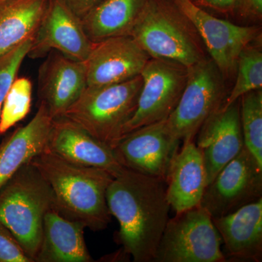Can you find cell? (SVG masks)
I'll use <instances>...</instances> for the list:
<instances>
[{"label": "cell", "instance_id": "10", "mask_svg": "<svg viewBox=\"0 0 262 262\" xmlns=\"http://www.w3.org/2000/svg\"><path fill=\"white\" fill-rule=\"evenodd\" d=\"M262 198V166L244 145L206 188L200 206L212 218L233 213Z\"/></svg>", "mask_w": 262, "mask_h": 262}, {"label": "cell", "instance_id": "4", "mask_svg": "<svg viewBox=\"0 0 262 262\" xmlns=\"http://www.w3.org/2000/svg\"><path fill=\"white\" fill-rule=\"evenodd\" d=\"M130 36L152 58L189 67L207 57L196 29L170 0H149Z\"/></svg>", "mask_w": 262, "mask_h": 262}, {"label": "cell", "instance_id": "16", "mask_svg": "<svg viewBox=\"0 0 262 262\" xmlns=\"http://www.w3.org/2000/svg\"><path fill=\"white\" fill-rule=\"evenodd\" d=\"M87 88L84 61L56 52L41 66L39 75L40 103L53 119L62 117Z\"/></svg>", "mask_w": 262, "mask_h": 262}, {"label": "cell", "instance_id": "23", "mask_svg": "<svg viewBox=\"0 0 262 262\" xmlns=\"http://www.w3.org/2000/svg\"><path fill=\"white\" fill-rule=\"evenodd\" d=\"M244 145L262 166V91H251L239 98Z\"/></svg>", "mask_w": 262, "mask_h": 262}, {"label": "cell", "instance_id": "8", "mask_svg": "<svg viewBox=\"0 0 262 262\" xmlns=\"http://www.w3.org/2000/svg\"><path fill=\"white\" fill-rule=\"evenodd\" d=\"M143 84L137 108L124 135L167 118L177 107L187 84L188 67L168 60L151 58L141 73Z\"/></svg>", "mask_w": 262, "mask_h": 262}, {"label": "cell", "instance_id": "20", "mask_svg": "<svg viewBox=\"0 0 262 262\" xmlns=\"http://www.w3.org/2000/svg\"><path fill=\"white\" fill-rule=\"evenodd\" d=\"M85 227L61 215L55 207L45 215L35 262H92L84 237Z\"/></svg>", "mask_w": 262, "mask_h": 262}, {"label": "cell", "instance_id": "33", "mask_svg": "<svg viewBox=\"0 0 262 262\" xmlns=\"http://www.w3.org/2000/svg\"><path fill=\"white\" fill-rule=\"evenodd\" d=\"M0 1H2V0H0Z\"/></svg>", "mask_w": 262, "mask_h": 262}, {"label": "cell", "instance_id": "27", "mask_svg": "<svg viewBox=\"0 0 262 262\" xmlns=\"http://www.w3.org/2000/svg\"><path fill=\"white\" fill-rule=\"evenodd\" d=\"M0 262H34L18 241L0 222Z\"/></svg>", "mask_w": 262, "mask_h": 262}, {"label": "cell", "instance_id": "18", "mask_svg": "<svg viewBox=\"0 0 262 262\" xmlns=\"http://www.w3.org/2000/svg\"><path fill=\"white\" fill-rule=\"evenodd\" d=\"M212 220L227 256L239 261H261L262 198Z\"/></svg>", "mask_w": 262, "mask_h": 262}, {"label": "cell", "instance_id": "15", "mask_svg": "<svg viewBox=\"0 0 262 262\" xmlns=\"http://www.w3.org/2000/svg\"><path fill=\"white\" fill-rule=\"evenodd\" d=\"M47 147L69 161L103 169L114 177L125 168L112 148L64 116L53 119Z\"/></svg>", "mask_w": 262, "mask_h": 262}, {"label": "cell", "instance_id": "22", "mask_svg": "<svg viewBox=\"0 0 262 262\" xmlns=\"http://www.w3.org/2000/svg\"><path fill=\"white\" fill-rule=\"evenodd\" d=\"M49 0L0 1V56L35 37Z\"/></svg>", "mask_w": 262, "mask_h": 262}, {"label": "cell", "instance_id": "3", "mask_svg": "<svg viewBox=\"0 0 262 262\" xmlns=\"http://www.w3.org/2000/svg\"><path fill=\"white\" fill-rule=\"evenodd\" d=\"M55 207L47 182L30 163L0 189V222L35 262L42 237L45 215Z\"/></svg>", "mask_w": 262, "mask_h": 262}, {"label": "cell", "instance_id": "32", "mask_svg": "<svg viewBox=\"0 0 262 262\" xmlns=\"http://www.w3.org/2000/svg\"><path fill=\"white\" fill-rule=\"evenodd\" d=\"M0 112H1V107H0Z\"/></svg>", "mask_w": 262, "mask_h": 262}, {"label": "cell", "instance_id": "28", "mask_svg": "<svg viewBox=\"0 0 262 262\" xmlns=\"http://www.w3.org/2000/svg\"><path fill=\"white\" fill-rule=\"evenodd\" d=\"M63 3L79 18L82 19L103 0H62Z\"/></svg>", "mask_w": 262, "mask_h": 262}, {"label": "cell", "instance_id": "26", "mask_svg": "<svg viewBox=\"0 0 262 262\" xmlns=\"http://www.w3.org/2000/svg\"><path fill=\"white\" fill-rule=\"evenodd\" d=\"M34 39H27L0 56V107L15 80L24 58L29 55Z\"/></svg>", "mask_w": 262, "mask_h": 262}, {"label": "cell", "instance_id": "6", "mask_svg": "<svg viewBox=\"0 0 262 262\" xmlns=\"http://www.w3.org/2000/svg\"><path fill=\"white\" fill-rule=\"evenodd\" d=\"M225 77L211 58L188 67L185 89L178 105L165 120L170 135L181 142L195 141L198 131L227 96Z\"/></svg>", "mask_w": 262, "mask_h": 262}, {"label": "cell", "instance_id": "24", "mask_svg": "<svg viewBox=\"0 0 262 262\" xmlns=\"http://www.w3.org/2000/svg\"><path fill=\"white\" fill-rule=\"evenodd\" d=\"M237 78L222 104L227 107L241 96L251 91L262 89V53L250 45L239 53L237 63Z\"/></svg>", "mask_w": 262, "mask_h": 262}, {"label": "cell", "instance_id": "29", "mask_svg": "<svg viewBox=\"0 0 262 262\" xmlns=\"http://www.w3.org/2000/svg\"><path fill=\"white\" fill-rule=\"evenodd\" d=\"M194 3L198 6L206 7L222 13H232L238 9L241 0H196Z\"/></svg>", "mask_w": 262, "mask_h": 262}, {"label": "cell", "instance_id": "13", "mask_svg": "<svg viewBox=\"0 0 262 262\" xmlns=\"http://www.w3.org/2000/svg\"><path fill=\"white\" fill-rule=\"evenodd\" d=\"M195 138L194 142L203 156L208 186L244 146L239 99L227 107L221 106L215 110Z\"/></svg>", "mask_w": 262, "mask_h": 262}, {"label": "cell", "instance_id": "7", "mask_svg": "<svg viewBox=\"0 0 262 262\" xmlns=\"http://www.w3.org/2000/svg\"><path fill=\"white\" fill-rule=\"evenodd\" d=\"M222 241L211 215L201 206L169 219L154 262H225Z\"/></svg>", "mask_w": 262, "mask_h": 262}, {"label": "cell", "instance_id": "17", "mask_svg": "<svg viewBox=\"0 0 262 262\" xmlns=\"http://www.w3.org/2000/svg\"><path fill=\"white\" fill-rule=\"evenodd\" d=\"M165 184L167 199L176 213L201 205L207 187L206 173L194 141L183 142L169 167Z\"/></svg>", "mask_w": 262, "mask_h": 262}, {"label": "cell", "instance_id": "21", "mask_svg": "<svg viewBox=\"0 0 262 262\" xmlns=\"http://www.w3.org/2000/svg\"><path fill=\"white\" fill-rule=\"evenodd\" d=\"M149 0H103L81 19L84 32L93 42L130 35Z\"/></svg>", "mask_w": 262, "mask_h": 262}, {"label": "cell", "instance_id": "19", "mask_svg": "<svg viewBox=\"0 0 262 262\" xmlns=\"http://www.w3.org/2000/svg\"><path fill=\"white\" fill-rule=\"evenodd\" d=\"M53 118L40 103L37 113L0 144V189L48 146Z\"/></svg>", "mask_w": 262, "mask_h": 262}, {"label": "cell", "instance_id": "1", "mask_svg": "<svg viewBox=\"0 0 262 262\" xmlns=\"http://www.w3.org/2000/svg\"><path fill=\"white\" fill-rule=\"evenodd\" d=\"M106 201L122 251L134 261L154 262L169 220L165 181L125 168L110 183Z\"/></svg>", "mask_w": 262, "mask_h": 262}, {"label": "cell", "instance_id": "25", "mask_svg": "<svg viewBox=\"0 0 262 262\" xmlns=\"http://www.w3.org/2000/svg\"><path fill=\"white\" fill-rule=\"evenodd\" d=\"M32 84L28 78L15 79L5 96L0 112V135L28 115L32 107Z\"/></svg>", "mask_w": 262, "mask_h": 262}, {"label": "cell", "instance_id": "11", "mask_svg": "<svg viewBox=\"0 0 262 262\" xmlns=\"http://www.w3.org/2000/svg\"><path fill=\"white\" fill-rule=\"evenodd\" d=\"M165 120L139 127L122 136L113 149L117 161L124 168L165 181L182 142L170 135Z\"/></svg>", "mask_w": 262, "mask_h": 262}, {"label": "cell", "instance_id": "5", "mask_svg": "<svg viewBox=\"0 0 262 262\" xmlns=\"http://www.w3.org/2000/svg\"><path fill=\"white\" fill-rule=\"evenodd\" d=\"M142 84L140 75L120 83L87 87L63 116L113 149L135 113Z\"/></svg>", "mask_w": 262, "mask_h": 262}, {"label": "cell", "instance_id": "2", "mask_svg": "<svg viewBox=\"0 0 262 262\" xmlns=\"http://www.w3.org/2000/svg\"><path fill=\"white\" fill-rule=\"evenodd\" d=\"M51 187L55 208L69 220L99 232L112 215L106 191L114 177L103 169L72 163L46 148L30 162Z\"/></svg>", "mask_w": 262, "mask_h": 262}, {"label": "cell", "instance_id": "12", "mask_svg": "<svg viewBox=\"0 0 262 262\" xmlns=\"http://www.w3.org/2000/svg\"><path fill=\"white\" fill-rule=\"evenodd\" d=\"M150 57L130 35L94 43L84 64L87 87L120 83L140 75Z\"/></svg>", "mask_w": 262, "mask_h": 262}, {"label": "cell", "instance_id": "30", "mask_svg": "<svg viewBox=\"0 0 262 262\" xmlns=\"http://www.w3.org/2000/svg\"><path fill=\"white\" fill-rule=\"evenodd\" d=\"M242 16L257 18L262 16V0H241L238 9Z\"/></svg>", "mask_w": 262, "mask_h": 262}, {"label": "cell", "instance_id": "9", "mask_svg": "<svg viewBox=\"0 0 262 262\" xmlns=\"http://www.w3.org/2000/svg\"><path fill=\"white\" fill-rule=\"evenodd\" d=\"M192 24L225 78L235 73L239 53L261 37L258 27H243L207 13L192 0H170Z\"/></svg>", "mask_w": 262, "mask_h": 262}, {"label": "cell", "instance_id": "31", "mask_svg": "<svg viewBox=\"0 0 262 262\" xmlns=\"http://www.w3.org/2000/svg\"><path fill=\"white\" fill-rule=\"evenodd\" d=\"M192 1L195 2L196 1V0H192Z\"/></svg>", "mask_w": 262, "mask_h": 262}, {"label": "cell", "instance_id": "14", "mask_svg": "<svg viewBox=\"0 0 262 262\" xmlns=\"http://www.w3.org/2000/svg\"><path fill=\"white\" fill-rule=\"evenodd\" d=\"M94 46L76 16L62 0H49L28 56L39 58L55 51L85 61Z\"/></svg>", "mask_w": 262, "mask_h": 262}]
</instances>
